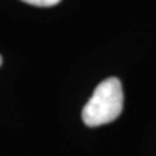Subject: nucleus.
<instances>
[{
    "mask_svg": "<svg viewBox=\"0 0 156 156\" xmlns=\"http://www.w3.org/2000/svg\"><path fill=\"white\" fill-rule=\"evenodd\" d=\"M122 83L119 78L112 77L101 81L95 87L93 97L83 108V122L88 127H97L114 122L123 112Z\"/></svg>",
    "mask_w": 156,
    "mask_h": 156,
    "instance_id": "nucleus-1",
    "label": "nucleus"
},
{
    "mask_svg": "<svg viewBox=\"0 0 156 156\" xmlns=\"http://www.w3.org/2000/svg\"><path fill=\"white\" fill-rule=\"evenodd\" d=\"M22 2L34 6H41V7H49V6L58 5L61 0H22Z\"/></svg>",
    "mask_w": 156,
    "mask_h": 156,
    "instance_id": "nucleus-2",
    "label": "nucleus"
},
{
    "mask_svg": "<svg viewBox=\"0 0 156 156\" xmlns=\"http://www.w3.org/2000/svg\"><path fill=\"white\" fill-rule=\"evenodd\" d=\"M2 62H3V59H2V55H0V65H2Z\"/></svg>",
    "mask_w": 156,
    "mask_h": 156,
    "instance_id": "nucleus-3",
    "label": "nucleus"
}]
</instances>
